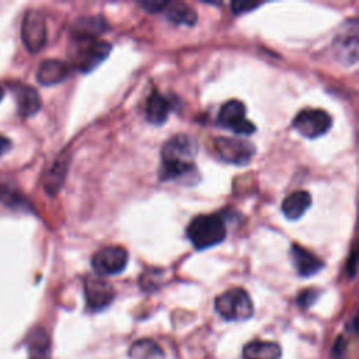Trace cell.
Listing matches in <instances>:
<instances>
[{
    "instance_id": "cell-19",
    "label": "cell",
    "mask_w": 359,
    "mask_h": 359,
    "mask_svg": "<svg viewBox=\"0 0 359 359\" xmlns=\"http://www.w3.org/2000/svg\"><path fill=\"white\" fill-rule=\"evenodd\" d=\"M107 29V22L101 15L95 17H83L74 21L70 29V35H87V36H100Z\"/></svg>"
},
{
    "instance_id": "cell-1",
    "label": "cell",
    "mask_w": 359,
    "mask_h": 359,
    "mask_svg": "<svg viewBox=\"0 0 359 359\" xmlns=\"http://www.w3.org/2000/svg\"><path fill=\"white\" fill-rule=\"evenodd\" d=\"M196 143L188 135H174L170 137L161 149L160 178L163 181L181 180L196 172Z\"/></svg>"
},
{
    "instance_id": "cell-22",
    "label": "cell",
    "mask_w": 359,
    "mask_h": 359,
    "mask_svg": "<svg viewBox=\"0 0 359 359\" xmlns=\"http://www.w3.org/2000/svg\"><path fill=\"white\" fill-rule=\"evenodd\" d=\"M320 292L316 290V289H306V290H302L300 294L297 296V304L302 307V309H307L310 307L318 297Z\"/></svg>"
},
{
    "instance_id": "cell-16",
    "label": "cell",
    "mask_w": 359,
    "mask_h": 359,
    "mask_svg": "<svg viewBox=\"0 0 359 359\" xmlns=\"http://www.w3.org/2000/svg\"><path fill=\"white\" fill-rule=\"evenodd\" d=\"M311 206V195L307 191H294L282 202V213L289 220L300 219Z\"/></svg>"
},
{
    "instance_id": "cell-17",
    "label": "cell",
    "mask_w": 359,
    "mask_h": 359,
    "mask_svg": "<svg viewBox=\"0 0 359 359\" xmlns=\"http://www.w3.org/2000/svg\"><path fill=\"white\" fill-rule=\"evenodd\" d=\"M244 359H280L282 349L276 342L252 341L243 349Z\"/></svg>"
},
{
    "instance_id": "cell-9",
    "label": "cell",
    "mask_w": 359,
    "mask_h": 359,
    "mask_svg": "<svg viewBox=\"0 0 359 359\" xmlns=\"http://www.w3.org/2000/svg\"><path fill=\"white\" fill-rule=\"evenodd\" d=\"M128 251L119 245H108L98 250L93 258L91 265L97 275H116L126 268L128 264Z\"/></svg>"
},
{
    "instance_id": "cell-26",
    "label": "cell",
    "mask_w": 359,
    "mask_h": 359,
    "mask_svg": "<svg viewBox=\"0 0 359 359\" xmlns=\"http://www.w3.org/2000/svg\"><path fill=\"white\" fill-rule=\"evenodd\" d=\"M11 149V140L6 136H0V157Z\"/></svg>"
},
{
    "instance_id": "cell-20",
    "label": "cell",
    "mask_w": 359,
    "mask_h": 359,
    "mask_svg": "<svg viewBox=\"0 0 359 359\" xmlns=\"http://www.w3.org/2000/svg\"><path fill=\"white\" fill-rule=\"evenodd\" d=\"M167 18L178 25H194L196 22V13L194 8H191L188 4L185 3H170L167 4V7L164 8Z\"/></svg>"
},
{
    "instance_id": "cell-10",
    "label": "cell",
    "mask_w": 359,
    "mask_h": 359,
    "mask_svg": "<svg viewBox=\"0 0 359 359\" xmlns=\"http://www.w3.org/2000/svg\"><path fill=\"white\" fill-rule=\"evenodd\" d=\"M21 38L25 48L35 53L39 52L46 42L45 17L38 10H28L21 24Z\"/></svg>"
},
{
    "instance_id": "cell-3",
    "label": "cell",
    "mask_w": 359,
    "mask_h": 359,
    "mask_svg": "<svg viewBox=\"0 0 359 359\" xmlns=\"http://www.w3.org/2000/svg\"><path fill=\"white\" fill-rule=\"evenodd\" d=\"M187 237L196 250L213 247L224 240L226 223L220 215L195 216L187 227Z\"/></svg>"
},
{
    "instance_id": "cell-13",
    "label": "cell",
    "mask_w": 359,
    "mask_h": 359,
    "mask_svg": "<svg viewBox=\"0 0 359 359\" xmlns=\"http://www.w3.org/2000/svg\"><path fill=\"white\" fill-rule=\"evenodd\" d=\"M290 257L297 273L304 278L320 272L324 266V262L317 255L297 244L290 247Z\"/></svg>"
},
{
    "instance_id": "cell-6",
    "label": "cell",
    "mask_w": 359,
    "mask_h": 359,
    "mask_svg": "<svg viewBox=\"0 0 359 359\" xmlns=\"http://www.w3.org/2000/svg\"><path fill=\"white\" fill-rule=\"evenodd\" d=\"M213 147L220 160L236 165L247 164L255 153V147L251 142L238 137H216L213 140Z\"/></svg>"
},
{
    "instance_id": "cell-8",
    "label": "cell",
    "mask_w": 359,
    "mask_h": 359,
    "mask_svg": "<svg viewBox=\"0 0 359 359\" xmlns=\"http://www.w3.org/2000/svg\"><path fill=\"white\" fill-rule=\"evenodd\" d=\"M217 123L236 135H251L257 129L255 125L247 119L245 105L238 100H230L222 105Z\"/></svg>"
},
{
    "instance_id": "cell-7",
    "label": "cell",
    "mask_w": 359,
    "mask_h": 359,
    "mask_svg": "<svg viewBox=\"0 0 359 359\" xmlns=\"http://www.w3.org/2000/svg\"><path fill=\"white\" fill-rule=\"evenodd\" d=\"M332 119L328 112L318 108L302 109L293 119L292 126L304 137L314 139L330 130Z\"/></svg>"
},
{
    "instance_id": "cell-11",
    "label": "cell",
    "mask_w": 359,
    "mask_h": 359,
    "mask_svg": "<svg viewBox=\"0 0 359 359\" xmlns=\"http://www.w3.org/2000/svg\"><path fill=\"white\" fill-rule=\"evenodd\" d=\"M84 292H86L87 306L93 311H98L109 306V303L114 300V296H115L114 287L107 280L94 278V276H90L86 279Z\"/></svg>"
},
{
    "instance_id": "cell-5",
    "label": "cell",
    "mask_w": 359,
    "mask_h": 359,
    "mask_svg": "<svg viewBox=\"0 0 359 359\" xmlns=\"http://www.w3.org/2000/svg\"><path fill=\"white\" fill-rule=\"evenodd\" d=\"M358 48H359V24L356 18L345 21L337 31L332 39V53L335 59L351 66L358 62Z\"/></svg>"
},
{
    "instance_id": "cell-2",
    "label": "cell",
    "mask_w": 359,
    "mask_h": 359,
    "mask_svg": "<svg viewBox=\"0 0 359 359\" xmlns=\"http://www.w3.org/2000/svg\"><path fill=\"white\" fill-rule=\"evenodd\" d=\"M111 45L101 41L98 36L70 35L67 46L69 62L74 69L83 73H88L95 69L104 59H107Z\"/></svg>"
},
{
    "instance_id": "cell-23",
    "label": "cell",
    "mask_w": 359,
    "mask_h": 359,
    "mask_svg": "<svg viewBox=\"0 0 359 359\" xmlns=\"http://www.w3.org/2000/svg\"><path fill=\"white\" fill-rule=\"evenodd\" d=\"M258 6H261L259 3H247V1H233L230 4L231 7V11L234 14H243V13H247V11H251L254 8H257Z\"/></svg>"
},
{
    "instance_id": "cell-14",
    "label": "cell",
    "mask_w": 359,
    "mask_h": 359,
    "mask_svg": "<svg viewBox=\"0 0 359 359\" xmlns=\"http://www.w3.org/2000/svg\"><path fill=\"white\" fill-rule=\"evenodd\" d=\"M70 73L69 63L59 59L43 60L36 72V80L42 86H53L63 81Z\"/></svg>"
},
{
    "instance_id": "cell-24",
    "label": "cell",
    "mask_w": 359,
    "mask_h": 359,
    "mask_svg": "<svg viewBox=\"0 0 359 359\" xmlns=\"http://www.w3.org/2000/svg\"><path fill=\"white\" fill-rule=\"evenodd\" d=\"M139 4L149 13H158V11H164L168 1H150L149 0V1H140Z\"/></svg>"
},
{
    "instance_id": "cell-18",
    "label": "cell",
    "mask_w": 359,
    "mask_h": 359,
    "mask_svg": "<svg viewBox=\"0 0 359 359\" xmlns=\"http://www.w3.org/2000/svg\"><path fill=\"white\" fill-rule=\"evenodd\" d=\"M67 160H69L67 157H60L49 168L43 181V187L49 195L57 194L59 189L62 188L66 178V172H67Z\"/></svg>"
},
{
    "instance_id": "cell-27",
    "label": "cell",
    "mask_w": 359,
    "mask_h": 359,
    "mask_svg": "<svg viewBox=\"0 0 359 359\" xmlns=\"http://www.w3.org/2000/svg\"><path fill=\"white\" fill-rule=\"evenodd\" d=\"M3 95H4V90L0 87V101H1V98H3Z\"/></svg>"
},
{
    "instance_id": "cell-21",
    "label": "cell",
    "mask_w": 359,
    "mask_h": 359,
    "mask_svg": "<svg viewBox=\"0 0 359 359\" xmlns=\"http://www.w3.org/2000/svg\"><path fill=\"white\" fill-rule=\"evenodd\" d=\"M132 359H164V352L153 339H139L129 349Z\"/></svg>"
},
{
    "instance_id": "cell-12",
    "label": "cell",
    "mask_w": 359,
    "mask_h": 359,
    "mask_svg": "<svg viewBox=\"0 0 359 359\" xmlns=\"http://www.w3.org/2000/svg\"><path fill=\"white\" fill-rule=\"evenodd\" d=\"M11 93L14 94L17 111L21 116H32L41 109V97L34 87L22 83H15L11 86Z\"/></svg>"
},
{
    "instance_id": "cell-4",
    "label": "cell",
    "mask_w": 359,
    "mask_h": 359,
    "mask_svg": "<svg viewBox=\"0 0 359 359\" xmlns=\"http://www.w3.org/2000/svg\"><path fill=\"white\" fill-rule=\"evenodd\" d=\"M215 307L216 311L229 321H244L254 313L252 300L241 287H234L219 294L215 300Z\"/></svg>"
},
{
    "instance_id": "cell-25",
    "label": "cell",
    "mask_w": 359,
    "mask_h": 359,
    "mask_svg": "<svg viewBox=\"0 0 359 359\" xmlns=\"http://www.w3.org/2000/svg\"><path fill=\"white\" fill-rule=\"evenodd\" d=\"M355 272H356V252L353 250L349 257V264H346V273L349 278H353Z\"/></svg>"
},
{
    "instance_id": "cell-15",
    "label": "cell",
    "mask_w": 359,
    "mask_h": 359,
    "mask_svg": "<svg viewBox=\"0 0 359 359\" xmlns=\"http://www.w3.org/2000/svg\"><path fill=\"white\" fill-rule=\"evenodd\" d=\"M171 109L172 101L168 98V95L153 91L146 102V119L153 125H163L167 121Z\"/></svg>"
}]
</instances>
